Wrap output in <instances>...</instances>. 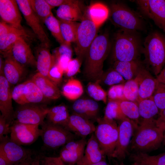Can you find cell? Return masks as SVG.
I'll list each match as a JSON object with an SVG mask.
<instances>
[{
  "label": "cell",
  "mask_w": 165,
  "mask_h": 165,
  "mask_svg": "<svg viewBox=\"0 0 165 165\" xmlns=\"http://www.w3.org/2000/svg\"><path fill=\"white\" fill-rule=\"evenodd\" d=\"M15 0H0V16L2 21L17 29L24 30L21 24L22 17Z\"/></svg>",
  "instance_id": "18"
},
{
  "label": "cell",
  "mask_w": 165,
  "mask_h": 165,
  "mask_svg": "<svg viewBox=\"0 0 165 165\" xmlns=\"http://www.w3.org/2000/svg\"><path fill=\"white\" fill-rule=\"evenodd\" d=\"M151 97L160 112L165 108V84L157 81L156 88Z\"/></svg>",
  "instance_id": "41"
},
{
  "label": "cell",
  "mask_w": 165,
  "mask_h": 165,
  "mask_svg": "<svg viewBox=\"0 0 165 165\" xmlns=\"http://www.w3.org/2000/svg\"><path fill=\"white\" fill-rule=\"evenodd\" d=\"M101 79L105 84L112 86L125 82L123 77L113 68L103 74L100 81Z\"/></svg>",
  "instance_id": "42"
},
{
  "label": "cell",
  "mask_w": 165,
  "mask_h": 165,
  "mask_svg": "<svg viewBox=\"0 0 165 165\" xmlns=\"http://www.w3.org/2000/svg\"><path fill=\"white\" fill-rule=\"evenodd\" d=\"M62 127L82 138H86L93 133L96 128L90 120L74 113L70 115L68 121Z\"/></svg>",
  "instance_id": "17"
},
{
  "label": "cell",
  "mask_w": 165,
  "mask_h": 165,
  "mask_svg": "<svg viewBox=\"0 0 165 165\" xmlns=\"http://www.w3.org/2000/svg\"><path fill=\"white\" fill-rule=\"evenodd\" d=\"M98 28L87 16H83L82 20L79 23L75 50L77 58L81 61L85 57L88 49L97 35Z\"/></svg>",
  "instance_id": "8"
},
{
  "label": "cell",
  "mask_w": 165,
  "mask_h": 165,
  "mask_svg": "<svg viewBox=\"0 0 165 165\" xmlns=\"http://www.w3.org/2000/svg\"><path fill=\"white\" fill-rule=\"evenodd\" d=\"M72 51L70 45L64 43L60 45L55 50L54 56L55 60L61 58L68 57L72 59Z\"/></svg>",
  "instance_id": "46"
},
{
  "label": "cell",
  "mask_w": 165,
  "mask_h": 165,
  "mask_svg": "<svg viewBox=\"0 0 165 165\" xmlns=\"http://www.w3.org/2000/svg\"><path fill=\"white\" fill-rule=\"evenodd\" d=\"M114 38L112 56L115 61L138 59L143 48L137 31L120 29L116 34Z\"/></svg>",
  "instance_id": "3"
},
{
  "label": "cell",
  "mask_w": 165,
  "mask_h": 165,
  "mask_svg": "<svg viewBox=\"0 0 165 165\" xmlns=\"http://www.w3.org/2000/svg\"><path fill=\"white\" fill-rule=\"evenodd\" d=\"M10 133V125L8 124L4 118L0 115V141Z\"/></svg>",
  "instance_id": "48"
},
{
  "label": "cell",
  "mask_w": 165,
  "mask_h": 165,
  "mask_svg": "<svg viewBox=\"0 0 165 165\" xmlns=\"http://www.w3.org/2000/svg\"><path fill=\"white\" fill-rule=\"evenodd\" d=\"M109 13L108 7L99 2L92 4L87 10V16L98 28L107 19Z\"/></svg>",
  "instance_id": "28"
},
{
  "label": "cell",
  "mask_w": 165,
  "mask_h": 165,
  "mask_svg": "<svg viewBox=\"0 0 165 165\" xmlns=\"http://www.w3.org/2000/svg\"><path fill=\"white\" fill-rule=\"evenodd\" d=\"M137 102L140 116L143 119L154 118L159 113L160 110L151 97Z\"/></svg>",
  "instance_id": "34"
},
{
  "label": "cell",
  "mask_w": 165,
  "mask_h": 165,
  "mask_svg": "<svg viewBox=\"0 0 165 165\" xmlns=\"http://www.w3.org/2000/svg\"><path fill=\"white\" fill-rule=\"evenodd\" d=\"M82 61L78 58L71 59L69 61L65 73L68 77L73 76L78 72Z\"/></svg>",
  "instance_id": "47"
},
{
  "label": "cell",
  "mask_w": 165,
  "mask_h": 165,
  "mask_svg": "<svg viewBox=\"0 0 165 165\" xmlns=\"http://www.w3.org/2000/svg\"><path fill=\"white\" fill-rule=\"evenodd\" d=\"M116 165H126V164H124L123 163H120L119 164H116ZM131 165H133L132 164H131Z\"/></svg>",
  "instance_id": "60"
},
{
  "label": "cell",
  "mask_w": 165,
  "mask_h": 165,
  "mask_svg": "<svg viewBox=\"0 0 165 165\" xmlns=\"http://www.w3.org/2000/svg\"><path fill=\"white\" fill-rule=\"evenodd\" d=\"M11 53L14 59L23 66H36V60L24 37L20 38L16 42Z\"/></svg>",
  "instance_id": "20"
},
{
  "label": "cell",
  "mask_w": 165,
  "mask_h": 165,
  "mask_svg": "<svg viewBox=\"0 0 165 165\" xmlns=\"http://www.w3.org/2000/svg\"><path fill=\"white\" fill-rule=\"evenodd\" d=\"M87 142L86 138H81L68 142L61 151L59 157L68 165L76 164L84 156Z\"/></svg>",
  "instance_id": "16"
},
{
  "label": "cell",
  "mask_w": 165,
  "mask_h": 165,
  "mask_svg": "<svg viewBox=\"0 0 165 165\" xmlns=\"http://www.w3.org/2000/svg\"><path fill=\"white\" fill-rule=\"evenodd\" d=\"M4 61V60H3L2 57L1 55L0 57V74H3Z\"/></svg>",
  "instance_id": "55"
},
{
  "label": "cell",
  "mask_w": 165,
  "mask_h": 165,
  "mask_svg": "<svg viewBox=\"0 0 165 165\" xmlns=\"http://www.w3.org/2000/svg\"><path fill=\"white\" fill-rule=\"evenodd\" d=\"M94 134L105 155L112 158L118 136V125L115 120L97 118Z\"/></svg>",
  "instance_id": "6"
},
{
  "label": "cell",
  "mask_w": 165,
  "mask_h": 165,
  "mask_svg": "<svg viewBox=\"0 0 165 165\" xmlns=\"http://www.w3.org/2000/svg\"><path fill=\"white\" fill-rule=\"evenodd\" d=\"M32 9L42 23L53 14L51 6L46 0H29Z\"/></svg>",
  "instance_id": "35"
},
{
  "label": "cell",
  "mask_w": 165,
  "mask_h": 165,
  "mask_svg": "<svg viewBox=\"0 0 165 165\" xmlns=\"http://www.w3.org/2000/svg\"><path fill=\"white\" fill-rule=\"evenodd\" d=\"M30 165H40L39 158L37 157L33 160Z\"/></svg>",
  "instance_id": "56"
},
{
  "label": "cell",
  "mask_w": 165,
  "mask_h": 165,
  "mask_svg": "<svg viewBox=\"0 0 165 165\" xmlns=\"http://www.w3.org/2000/svg\"><path fill=\"white\" fill-rule=\"evenodd\" d=\"M1 152H0V165H13Z\"/></svg>",
  "instance_id": "53"
},
{
  "label": "cell",
  "mask_w": 165,
  "mask_h": 165,
  "mask_svg": "<svg viewBox=\"0 0 165 165\" xmlns=\"http://www.w3.org/2000/svg\"><path fill=\"white\" fill-rule=\"evenodd\" d=\"M26 35L24 30L19 29L10 32L0 38V51L3 57L11 53L13 46L19 38Z\"/></svg>",
  "instance_id": "29"
},
{
  "label": "cell",
  "mask_w": 165,
  "mask_h": 165,
  "mask_svg": "<svg viewBox=\"0 0 165 165\" xmlns=\"http://www.w3.org/2000/svg\"><path fill=\"white\" fill-rule=\"evenodd\" d=\"M72 108L74 113L89 120L96 118L99 111L98 103L90 99L76 100L73 103Z\"/></svg>",
  "instance_id": "23"
},
{
  "label": "cell",
  "mask_w": 165,
  "mask_h": 165,
  "mask_svg": "<svg viewBox=\"0 0 165 165\" xmlns=\"http://www.w3.org/2000/svg\"><path fill=\"white\" fill-rule=\"evenodd\" d=\"M41 161L42 165H65L59 157H45Z\"/></svg>",
  "instance_id": "50"
},
{
  "label": "cell",
  "mask_w": 165,
  "mask_h": 165,
  "mask_svg": "<svg viewBox=\"0 0 165 165\" xmlns=\"http://www.w3.org/2000/svg\"><path fill=\"white\" fill-rule=\"evenodd\" d=\"M69 116L67 107L61 105L50 108L46 117L47 121L62 126L68 121Z\"/></svg>",
  "instance_id": "30"
},
{
  "label": "cell",
  "mask_w": 165,
  "mask_h": 165,
  "mask_svg": "<svg viewBox=\"0 0 165 165\" xmlns=\"http://www.w3.org/2000/svg\"><path fill=\"white\" fill-rule=\"evenodd\" d=\"M26 23L32 29L43 46L48 47L50 40L42 25V23L34 12L29 0H16Z\"/></svg>",
  "instance_id": "13"
},
{
  "label": "cell",
  "mask_w": 165,
  "mask_h": 165,
  "mask_svg": "<svg viewBox=\"0 0 165 165\" xmlns=\"http://www.w3.org/2000/svg\"><path fill=\"white\" fill-rule=\"evenodd\" d=\"M19 29L1 21L0 22V38L10 32L16 31Z\"/></svg>",
  "instance_id": "49"
},
{
  "label": "cell",
  "mask_w": 165,
  "mask_h": 165,
  "mask_svg": "<svg viewBox=\"0 0 165 165\" xmlns=\"http://www.w3.org/2000/svg\"><path fill=\"white\" fill-rule=\"evenodd\" d=\"M46 106L36 104L20 105L15 112L14 121L20 123L41 126L49 111Z\"/></svg>",
  "instance_id": "9"
},
{
  "label": "cell",
  "mask_w": 165,
  "mask_h": 165,
  "mask_svg": "<svg viewBox=\"0 0 165 165\" xmlns=\"http://www.w3.org/2000/svg\"><path fill=\"white\" fill-rule=\"evenodd\" d=\"M142 66L138 59L130 61H115L113 68L128 81L134 79Z\"/></svg>",
  "instance_id": "25"
},
{
  "label": "cell",
  "mask_w": 165,
  "mask_h": 165,
  "mask_svg": "<svg viewBox=\"0 0 165 165\" xmlns=\"http://www.w3.org/2000/svg\"><path fill=\"white\" fill-rule=\"evenodd\" d=\"M125 117L120 110L118 101L109 100L103 118L110 120H120Z\"/></svg>",
  "instance_id": "38"
},
{
  "label": "cell",
  "mask_w": 165,
  "mask_h": 165,
  "mask_svg": "<svg viewBox=\"0 0 165 165\" xmlns=\"http://www.w3.org/2000/svg\"><path fill=\"white\" fill-rule=\"evenodd\" d=\"M135 129L129 146L132 153H147L158 149L163 142L164 131L154 118L143 119Z\"/></svg>",
  "instance_id": "1"
},
{
  "label": "cell",
  "mask_w": 165,
  "mask_h": 165,
  "mask_svg": "<svg viewBox=\"0 0 165 165\" xmlns=\"http://www.w3.org/2000/svg\"><path fill=\"white\" fill-rule=\"evenodd\" d=\"M109 14L111 21L120 29L137 31L144 28L141 17L123 3L112 4Z\"/></svg>",
  "instance_id": "5"
},
{
  "label": "cell",
  "mask_w": 165,
  "mask_h": 165,
  "mask_svg": "<svg viewBox=\"0 0 165 165\" xmlns=\"http://www.w3.org/2000/svg\"><path fill=\"white\" fill-rule=\"evenodd\" d=\"M26 81L15 86L11 90V93L12 99L20 105L26 104V101L24 94V88Z\"/></svg>",
  "instance_id": "43"
},
{
  "label": "cell",
  "mask_w": 165,
  "mask_h": 165,
  "mask_svg": "<svg viewBox=\"0 0 165 165\" xmlns=\"http://www.w3.org/2000/svg\"><path fill=\"white\" fill-rule=\"evenodd\" d=\"M64 73V71L56 62L50 70L47 78L57 85L61 82Z\"/></svg>",
  "instance_id": "45"
},
{
  "label": "cell",
  "mask_w": 165,
  "mask_h": 165,
  "mask_svg": "<svg viewBox=\"0 0 165 165\" xmlns=\"http://www.w3.org/2000/svg\"><path fill=\"white\" fill-rule=\"evenodd\" d=\"M163 143L164 145L165 146V133L164 134V138Z\"/></svg>",
  "instance_id": "59"
},
{
  "label": "cell",
  "mask_w": 165,
  "mask_h": 165,
  "mask_svg": "<svg viewBox=\"0 0 165 165\" xmlns=\"http://www.w3.org/2000/svg\"><path fill=\"white\" fill-rule=\"evenodd\" d=\"M157 81L165 84V65L160 73L157 76Z\"/></svg>",
  "instance_id": "54"
},
{
  "label": "cell",
  "mask_w": 165,
  "mask_h": 165,
  "mask_svg": "<svg viewBox=\"0 0 165 165\" xmlns=\"http://www.w3.org/2000/svg\"><path fill=\"white\" fill-rule=\"evenodd\" d=\"M4 58L3 74L10 85L17 84L23 77L24 66L14 59L11 53Z\"/></svg>",
  "instance_id": "22"
},
{
  "label": "cell",
  "mask_w": 165,
  "mask_h": 165,
  "mask_svg": "<svg viewBox=\"0 0 165 165\" xmlns=\"http://www.w3.org/2000/svg\"><path fill=\"white\" fill-rule=\"evenodd\" d=\"M39 88L46 98L54 100L61 96L60 92L57 85L47 77L38 72L31 79Z\"/></svg>",
  "instance_id": "24"
},
{
  "label": "cell",
  "mask_w": 165,
  "mask_h": 165,
  "mask_svg": "<svg viewBox=\"0 0 165 165\" xmlns=\"http://www.w3.org/2000/svg\"><path fill=\"white\" fill-rule=\"evenodd\" d=\"M56 63L54 56L51 53L48 47L44 46L39 50L36 65L38 72L47 78L50 70Z\"/></svg>",
  "instance_id": "26"
},
{
  "label": "cell",
  "mask_w": 165,
  "mask_h": 165,
  "mask_svg": "<svg viewBox=\"0 0 165 165\" xmlns=\"http://www.w3.org/2000/svg\"><path fill=\"white\" fill-rule=\"evenodd\" d=\"M134 79L138 83V101L151 97L156 87L157 82L156 78H154L149 71L142 66Z\"/></svg>",
  "instance_id": "19"
},
{
  "label": "cell",
  "mask_w": 165,
  "mask_h": 165,
  "mask_svg": "<svg viewBox=\"0 0 165 165\" xmlns=\"http://www.w3.org/2000/svg\"><path fill=\"white\" fill-rule=\"evenodd\" d=\"M44 24L60 45L65 43L61 32L60 21L53 14L45 20Z\"/></svg>",
  "instance_id": "37"
},
{
  "label": "cell",
  "mask_w": 165,
  "mask_h": 165,
  "mask_svg": "<svg viewBox=\"0 0 165 165\" xmlns=\"http://www.w3.org/2000/svg\"><path fill=\"white\" fill-rule=\"evenodd\" d=\"M105 155L93 133L87 141L83 157L76 165H89L95 163L104 159Z\"/></svg>",
  "instance_id": "21"
},
{
  "label": "cell",
  "mask_w": 165,
  "mask_h": 165,
  "mask_svg": "<svg viewBox=\"0 0 165 165\" xmlns=\"http://www.w3.org/2000/svg\"><path fill=\"white\" fill-rule=\"evenodd\" d=\"M0 152H2L13 164L24 162L31 159L32 153L21 145L11 141L6 136L0 141Z\"/></svg>",
  "instance_id": "14"
},
{
  "label": "cell",
  "mask_w": 165,
  "mask_h": 165,
  "mask_svg": "<svg viewBox=\"0 0 165 165\" xmlns=\"http://www.w3.org/2000/svg\"><path fill=\"white\" fill-rule=\"evenodd\" d=\"M11 141L20 145L31 144L41 136L42 130L39 126L25 124L13 121L10 126Z\"/></svg>",
  "instance_id": "12"
},
{
  "label": "cell",
  "mask_w": 165,
  "mask_h": 165,
  "mask_svg": "<svg viewBox=\"0 0 165 165\" xmlns=\"http://www.w3.org/2000/svg\"><path fill=\"white\" fill-rule=\"evenodd\" d=\"M99 82V81L90 82L87 86V92L89 96L95 100L106 103L107 94L100 85Z\"/></svg>",
  "instance_id": "39"
},
{
  "label": "cell",
  "mask_w": 165,
  "mask_h": 165,
  "mask_svg": "<svg viewBox=\"0 0 165 165\" xmlns=\"http://www.w3.org/2000/svg\"><path fill=\"white\" fill-rule=\"evenodd\" d=\"M160 115L156 119L157 125L163 129L165 133V108L160 112Z\"/></svg>",
  "instance_id": "52"
},
{
  "label": "cell",
  "mask_w": 165,
  "mask_h": 165,
  "mask_svg": "<svg viewBox=\"0 0 165 165\" xmlns=\"http://www.w3.org/2000/svg\"><path fill=\"white\" fill-rule=\"evenodd\" d=\"M24 91L27 104L41 103L44 102L46 98L39 88L31 79L26 81Z\"/></svg>",
  "instance_id": "31"
},
{
  "label": "cell",
  "mask_w": 165,
  "mask_h": 165,
  "mask_svg": "<svg viewBox=\"0 0 165 165\" xmlns=\"http://www.w3.org/2000/svg\"><path fill=\"white\" fill-rule=\"evenodd\" d=\"M59 20L60 22L61 34L65 43L70 45L72 42H75L79 23L76 22Z\"/></svg>",
  "instance_id": "33"
},
{
  "label": "cell",
  "mask_w": 165,
  "mask_h": 165,
  "mask_svg": "<svg viewBox=\"0 0 165 165\" xmlns=\"http://www.w3.org/2000/svg\"><path fill=\"white\" fill-rule=\"evenodd\" d=\"M124 84H120L112 86L108 92L109 100H126L124 96Z\"/></svg>",
  "instance_id": "44"
},
{
  "label": "cell",
  "mask_w": 165,
  "mask_h": 165,
  "mask_svg": "<svg viewBox=\"0 0 165 165\" xmlns=\"http://www.w3.org/2000/svg\"><path fill=\"white\" fill-rule=\"evenodd\" d=\"M33 160L31 159L26 161L16 164L13 165H30Z\"/></svg>",
  "instance_id": "57"
},
{
  "label": "cell",
  "mask_w": 165,
  "mask_h": 165,
  "mask_svg": "<svg viewBox=\"0 0 165 165\" xmlns=\"http://www.w3.org/2000/svg\"><path fill=\"white\" fill-rule=\"evenodd\" d=\"M110 43L108 35H97L91 44L85 57L84 73L88 79L100 81L103 74L105 60L109 52Z\"/></svg>",
  "instance_id": "2"
},
{
  "label": "cell",
  "mask_w": 165,
  "mask_h": 165,
  "mask_svg": "<svg viewBox=\"0 0 165 165\" xmlns=\"http://www.w3.org/2000/svg\"><path fill=\"white\" fill-rule=\"evenodd\" d=\"M79 4H64L59 6L56 11L59 19L73 22L81 21L83 16Z\"/></svg>",
  "instance_id": "27"
},
{
  "label": "cell",
  "mask_w": 165,
  "mask_h": 165,
  "mask_svg": "<svg viewBox=\"0 0 165 165\" xmlns=\"http://www.w3.org/2000/svg\"><path fill=\"white\" fill-rule=\"evenodd\" d=\"M89 165H108V164L104 159L99 162Z\"/></svg>",
  "instance_id": "58"
},
{
  "label": "cell",
  "mask_w": 165,
  "mask_h": 165,
  "mask_svg": "<svg viewBox=\"0 0 165 165\" xmlns=\"http://www.w3.org/2000/svg\"><path fill=\"white\" fill-rule=\"evenodd\" d=\"M41 135L44 145L47 147L55 149L74 140L75 135L63 127L48 121L41 126Z\"/></svg>",
  "instance_id": "7"
},
{
  "label": "cell",
  "mask_w": 165,
  "mask_h": 165,
  "mask_svg": "<svg viewBox=\"0 0 165 165\" xmlns=\"http://www.w3.org/2000/svg\"><path fill=\"white\" fill-rule=\"evenodd\" d=\"M10 85L3 74H0V110L1 115L10 126L14 121L15 113Z\"/></svg>",
  "instance_id": "15"
},
{
  "label": "cell",
  "mask_w": 165,
  "mask_h": 165,
  "mask_svg": "<svg viewBox=\"0 0 165 165\" xmlns=\"http://www.w3.org/2000/svg\"><path fill=\"white\" fill-rule=\"evenodd\" d=\"M123 92L126 100L137 102L138 87L135 79L128 80L124 84Z\"/></svg>",
  "instance_id": "40"
},
{
  "label": "cell",
  "mask_w": 165,
  "mask_h": 165,
  "mask_svg": "<svg viewBox=\"0 0 165 165\" xmlns=\"http://www.w3.org/2000/svg\"><path fill=\"white\" fill-rule=\"evenodd\" d=\"M83 88L81 82L75 79H70L63 87L62 94L71 100H76L83 93Z\"/></svg>",
  "instance_id": "32"
},
{
  "label": "cell",
  "mask_w": 165,
  "mask_h": 165,
  "mask_svg": "<svg viewBox=\"0 0 165 165\" xmlns=\"http://www.w3.org/2000/svg\"><path fill=\"white\" fill-rule=\"evenodd\" d=\"M118 101L120 110L125 116L137 123L140 116L138 102L127 100Z\"/></svg>",
  "instance_id": "36"
},
{
  "label": "cell",
  "mask_w": 165,
  "mask_h": 165,
  "mask_svg": "<svg viewBox=\"0 0 165 165\" xmlns=\"http://www.w3.org/2000/svg\"><path fill=\"white\" fill-rule=\"evenodd\" d=\"M137 124L133 120L125 117L119 120L118 125V136L112 158L120 161L125 159L128 154V149Z\"/></svg>",
  "instance_id": "10"
},
{
  "label": "cell",
  "mask_w": 165,
  "mask_h": 165,
  "mask_svg": "<svg viewBox=\"0 0 165 165\" xmlns=\"http://www.w3.org/2000/svg\"><path fill=\"white\" fill-rule=\"evenodd\" d=\"M142 53L146 63L156 76L165 65V36L155 31L145 38Z\"/></svg>",
  "instance_id": "4"
},
{
  "label": "cell",
  "mask_w": 165,
  "mask_h": 165,
  "mask_svg": "<svg viewBox=\"0 0 165 165\" xmlns=\"http://www.w3.org/2000/svg\"><path fill=\"white\" fill-rule=\"evenodd\" d=\"M135 2L141 13L165 32V0H138Z\"/></svg>",
  "instance_id": "11"
},
{
  "label": "cell",
  "mask_w": 165,
  "mask_h": 165,
  "mask_svg": "<svg viewBox=\"0 0 165 165\" xmlns=\"http://www.w3.org/2000/svg\"><path fill=\"white\" fill-rule=\"evenodd\" d=\"M53 8L60 6L64 4H79V2L75 0H46Z\"/></svg>",
  "instance_id": "51"
}]
</instances>
